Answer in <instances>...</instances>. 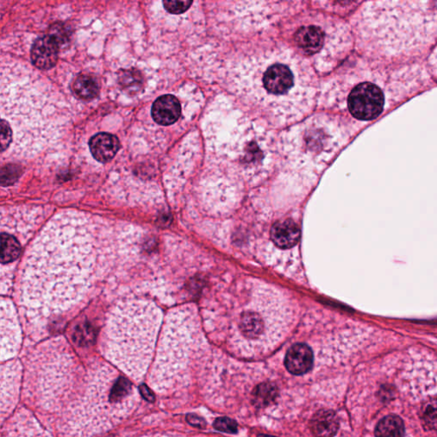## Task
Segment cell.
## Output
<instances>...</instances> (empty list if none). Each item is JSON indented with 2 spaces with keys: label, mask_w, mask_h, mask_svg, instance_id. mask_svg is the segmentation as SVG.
Masks as SVG:
<instances>
[{
  "label": "cell",
  "mask_w": 437,
  "mask_h": 437,
  "mask_svg": "<svg viewBox=\"0 0 437 437\" xmlns=\"http://www.w3.org/2000/svg\"><path fill=\"white\" fill-rule=\"evenodd\" d=\"M22 333L18 314L10 301L0 299V363L18 353Z\"/></svg>",
  "instance_id": "11"
},
{
  "label": "cell",
  "mask_w": 437,
  "mask_h": 437,
  "mask_svg": "<svg viewBox=\"0 0 437 437\" xmlns=\"http://www.w3.org/2000/svg\"><path fill=\"white\" fill-rule=\"evenodd\" d=\"M285 367L294 375H304L314 365L312 350L304 343H297L289 348L284 360Z\"/></svg>",
  "instance_id": "14"
},
{
  "label": "cell",
  "mask_w": 437,
  "mask_h": 437,
  "mask_svg": "<svg viewBox=\"0 0 437 437\" xmlns=\"http://www.w3.org/2000/svg\"><path fill=\"white\" fill-rule=\"evenodd\" d=\"M151 115L158 124L162 126L174 124L182 115L179 101L173 95L160 96L153 104Z\"/></svg>",
  "instance_id": "15"
},
{
  "label": "cell",
  "mask_w": 437,
  "mask_h": 437,
  "mask_svg": "<svg viewBox=\"0 0 437 437\" xmlns=\"http://www.w3.org/2000/svg\"><path fill=\"white\" fill-rule=\"evenodd\" d=\"M294 42L301 53L321 62L328 55V48L333 55H338L347 48L348 37L345 32H342L341 28L335 31V26H331L328 29L325 24L314 22L298 28L294 35Z\"/></svg>",
  "instance_id": "9"
},
{
  "label": "cell",
  "mask_w": 437,
  "mask_h": 437,
  "mask_svg": "<svg viewBox=\"0 0 437 437\" xmlns=\"http://www.w3.org/2000/svg\"><path fill=\"white\" fill-rule=\"evenodd\" d=\"M64 99L48 79L14 60L0 62V125L11 141L9 155L35 157L65 132Z\"/></svg>",
  "instance_id": "2"
},
{
  "label": "cell",
  "mask_w": 437,
  "mask_h": 437,
  "mask_svg": "<svg viewBox=\"0 0 437 437\" xmlns=\"http://www.w3.org/2000/svg\"><path fill=\"white\" fill-rule=\"evenodd\" d=\"M192 1H179V0H175V1H163V6L165 9L172 14H182L186 12L189 8L192 5Z\"/></svg>",
  "instance_id": "23"
},
{
  "label": "cell",
  "mask_w": 437,
  "mask_h": 437,
  "mask_svg": "<svg viewBox=\"0 0 437 437\" xmlns=\"http://www.w3.org/2000/svg\"><path fill=\"white\" fill-rule=\"evenodd\" d=\"M187 421L192 424V426H194L197 427L203 428L206 426V422L203 419L197 417L195 415H188L187 416Z\"/></svg>",
  "instance_id": "27"
},
{
  "label": "cell",
  "mask_w": 437,
  "mask_h": 437,
  "mask_svg": "<svg viewBox=\"0 0 437 437\" xmlns=\"http://www.w3.org/2000/svg\"><path fill=\"white\" fill-rule=\"evenodd\" d=\"M21 375L22 367L18 360L0 365V424L18 402Z\"/></svg>",
  "instance_id": "12"
},
{
  "label": "cell",
  "mask_w": 437,
  "mask_h": 437,
  "mask_svg": "<svg viewBox=\"0 0 437 437\" xmlns=\"http://www.w3.org/2000/svg\"><path fill=\"white\" fill-rule=\"evenodd\" d=\"M339 419L333 410H321L313 416L310 428L316 437H334L339 430Z\"/></svg>",
  "instance_id": "18"
},
{
  "label": "cell",
  "mask_w": 437,
  "mask_h": 437,
  "mask_svg": "<svg viewBox=\"0 0 437 437\" xmlns=\"http://www.w3.org/2000/svg\"><path fill=\"white\" fill-rule=\"evenodd\" d=\"M278 388L271 382H263L256 387L253 392V401L258 407L267 406L278 397Z\"/></svg>",
  "instance_id": "21"
},
{
  "label": "cell",
  "mask_w": 437,
  "mask_h": 437,
  "mask_svg": "<svg viewBox=\"0 0 437 437\" xmlns=\"http://www.w3.org/2000/svg\"><path fill=\"white\" fill-rule=\"evenodd\" d=\"M240 327L247 338H255L262 330V323L255 314L245 313L242 316Z\"/></svg>",
  "instance_id": "22"
},
{
  "label": "cell",
  "mask_w": 437,
  "mask_h": 437,
  "mask_svg": "<svg viewBox=\"0 0 437 437\" xmlns=\"http://www.w3.org/2000/svg\"><path fill=\"white\" fill-rule=\"evenodd\" d=\"M140 392L142 396L144 397L147 401L150 402H154L155 398L153 394L151 393L150 390L146 387L145 385H142L140 387Z\"/></svg>",
  "instance_id": "28"
},
{
  "label": "cell",
  "mask_w": 437,
  "mask_h": 437,
  "mask_svg": "<svg viewBox=\"0 0 437 437\" xmlns=\"http://www.w3.org/2000/svg\"><path fill=\"white\" fill-rule=\"evenodd\" d=\"M73 88L75 94L85 100L96 98L99 92L98 82L89 75H79L75 79Z\"/></svg>",
  "instance_id": "20"
},
{
  "label": "cell",
  "mask_w": 437,
  "mask_h": 437,
  "mask_svg": "<svg viewBox=\"0 0 437 437\" xmlns=\"http://www.w3.org/2000/svg\"><path fill=\"white\" fill-rule=\"evenodd\" d=\"M375 436L376 437H404V423L397 415L386 416L377 424Z\"/></svg>",
  "instance_id": "19"
},
{
  "label": "cell",
  "mask_w": 437,
  "mask_h": 437,
  "mask_svg": "<svg viewBox=\"0 0 437 437\" xmlns=\"http://www.w3.org/2000/svg\"><path fill=\"white\" fill-rule=\"evenodd\" d=\"M341 130L327 117L318 116L295 126L282 138L284 161L297 169H316L331 161L343 145Z\"/></svg>",
  "instance_id": "6"
},
{
  "label": "cell",
  "mask_w": 437,
  "mask_h": 437,
  "mask_svg": "<svg viewBox=\"0 0 437 437\" xmlns=\"http://www.w3.org/2000/svg\"><path fill=\"white\" fill-rule=\"evenodd\" d=\"M157 313L153 306L142 302L128 304L116 311L109 331L115 360L123 365L148 363L157 330Z\"/></svg>",
  "instance_id": "5"
},
{
  "label": "cell",
  "mask_w": 437,
  "mask_h": 437,
  "mask_svg": "<svg viewBox=\"0 0 437 437\" xmlns=\"http://www.w3.org/2000/svg\"><path fill=\"white\" fill-rule=\"evenodd\" d=\"M89 147L94 158L104 163L116 157L120 149V142L113 134L100 133L91 138Z\"/></svg>",
  "instance_id": "16"
},
{
  "label": "cell",
  "mask_w": 437,
  "mask_h": 437,
  "mask_svg": "<svg viewBox=\"0 0 437 437\" xmlns=\"http://www.w3.org/2000/svg\"><path fill=\"white\" fill-rule=\"evenodd\" d=\"M424 426L428 428H436V406L430 405L426 407L423 415Z\"/></svg>",
  "instance_id": "25"
},
{
  "label": "cell",
  "mask_w": 437,
  "mask_h": 437,
  "mask_svg": "<svg viewBox=\"0 0 437 437\" xmlns=\"http://www.w3.org/2000/svg\"><path fill=\"white\" fill-rule=\"evenodd\" d=\"M50 35L52 36L60 45L65 44L68 40V33H67L65 28H62V25H55L50 29Z\"/></svg>",
  "instance_id": "26"
},
{
  "label": "cell",
  "mask_w": 437,
  "mask_h": 437,
  "mask_svg": "<svg viewBox=\"0 0 437 437\" xmlns=\"http://www.w3.org/2000/svg\"><path fill=\"white\" fill-rule=\"evenodd\" d=\"M41 217L40 209H0V292L9 288L14 264L23 243L35 231Z\"/></svg>",
  "instance_id": "8"
},
{
  "label": "cell",
  "mask_w": 437,
  "mask_h": 437,
  "mask_svg": "<svg viewBox=\"0 0 437 437\" xmlns=\"http://www.w3.org/2000/svg\"><path fill=\"white\" fill-rule=\"evenodd\" d=\"M214 427L217 431L235 434L238 432V424L229 418H218L214 421Z\"/></svg>",
  "instance_id": "24"
},
{
  "label": "cell",
  "mask_w": 437,
  "mask_h": 437,
  "mask_svg": "<svg viewBox=\"0 0 437 437\" xmlns=\"http://www.w3.org/2000/svg\"><path fill=\"white\" fill-rule=\"evenodd\" d=\"M60 45L52 36L45 35L37 39L31 50L33 65L38 69L49 70L57 64Z\"/></svg>",
  "instance_id": "13"
},
{
  "label": "cell",
  "mask_w": 437,
  "mask_h": 437,
  "mask_svg": "<svg viewBox=\"0 0 437 437\" xmlns=\"http://www.w3.org/2000/svg\"><path fill=\"white\" fill-rule=\"evenodd\" d=\"M300 236L299 226L292 220L277 222L271 231L272 240L281 249H289L295 246Z\"/></svg>",
  "instance_id": "17"
},
{
  "label": "cell",
  "mask_w": 437,
  "mask_h": 437,
  "mask_svg": "<svg viewBox=\"0 0 437 437\" xmlns=\"http://www.w3.org/2000/svg\"><path fill=\"white\" fill-rule=\"evenodd\" d=\"M360 22L365 38L389 54L421 48L436 33V13L431 2L368 3L361 11Z\"/></svg>",
  "instance_id": "4"
},
{
  "label": "cell",
  "mask_w": 437,
  "mask_h": 437,
  "mask_svg": "<svg viewBox=\"0 0 437 437\" xmlns=\"http://www.w3.org/2000/svg\"><path fill=\"white\" fill-rule=\"evenodd\" d=\"M253 94L277 123L296 121L309 112L316 94L314 74L304 58L277 48L256 62Z\"/></svg>",
  "instance_id": "3"
},
{
  "label": "cell",
  "mask_w": 437,
  "mask_h": 437,
  "mask_svg": "<svg viewBox=\"0 0 437 437\" xmlns=\"http://www.w3.org/2000/svg\"><path fill=\"white\" fill-rule=\"evenodd\" d=\"M258 437H275V436H267V435H260L258 436Z\"/></svg>",
  "instance_id": "29"
},
{
  "label": "cell",
  "mask_w": 437,
  "mask_h": 437,
  "mask_svg": "<svg viewBox=\"0 0 437 437\" xmlns=\"http://www.w3.org/2000/svg\"><path fill=\"white\" fill-rule=\"evenodd\" d=\"M73 358L65 340L45 342L33 352L27 367V384L37 403L46 409L58 407L70 380Z\"/></svg>",
  "instance_id": "7"
},
{
  "label": "cell",
  "mask_w": 437,
  "mask_h": 437,
  "mask_svg": "<svg viewBox=\"0 0 437 437\" xmlns=\"http://www.w3.org/2000/svg\"><path fill=\"white\" fill-rule=\"evenodd\" d=\"M385 105L384 91L372 82H363L352 88L347 96V108L359 121H372L382 114Z\"/></svg>",
  "instance_id": "10"
},
{
  "label": "cell",
  "mask_w": 437,
  "mask_h": 437,
  "mask_svg": "<svg viewBox=\"0 0 437 437\" xmlns=\"http://www.w3.org/2000/svg\"><path fill=\"white\" fill-rule=\"evenodd\" d=\"M96 267L94 225L78 212H62L41 230L21 272L20 304L42 321L73 308L89 289Z\"/></svg>",
  "instance_id": "1"
}]
</instances>
